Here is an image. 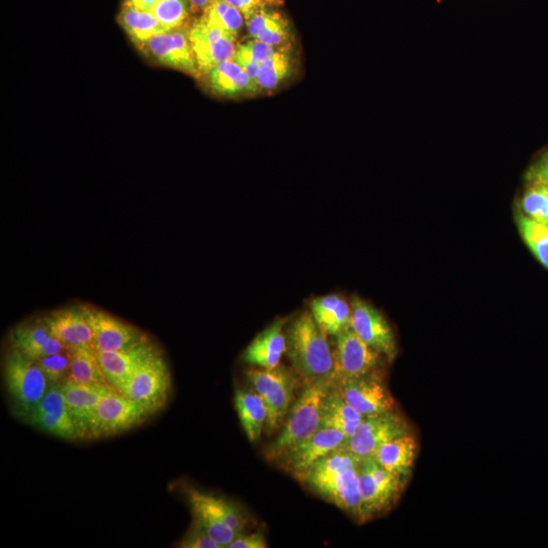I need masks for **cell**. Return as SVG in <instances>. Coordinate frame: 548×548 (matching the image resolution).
Segmentation results:
<instances>
[{
    "label": "cell",
    "instance_id": "6da1fadb",
    "mask_svg": "<svg viewBox=\"0 0 548 548\" xmlns=\"http://www.w3.org/2000/svg\"><path fill=\"white\" fill-rule=\"evenodd\" d=\"M286 326L287 356L306 384L331 381L334 357L327 334L309 311L296 316Z\"/></svg>",
    "mask_w": 548,
    "mask_h": 548
},
{
    "label": "cell",
    "instance_id": "7a4b0ae2",
    "mask_svg": "<svg viewBox=\"0 0 548 548\" xmlns=\"http://www.w3.org/2000/svg\"><path fill=\"white\" fill-rule=\"evenodd\" d=\"M332 387L331 381L307 384L290 410V416L281 435L268 447V460H279L292 447L321 429L323 403Z\"/></svg>",
    "mask_w": 548,
    "mask_h": 548
},
{
    "label": "cell",
    "instance_id": "3957f363",
    "mask_svg": "<svg viewBox=\"0 0 548 548\" xmlns=\"http://www.w3.org/2000/svg\"><path fill=\"white\" fill-rule=\"evenodd\" d=\"M5 382L18 414L28 418L46 395L50 383L37 362L16 349L5 362Z\"/></svg>",
    "mask_w": 548,
    "mask_h": 548
},
{
    "label": "cell",
    "instance_id": "277c9868",
    "mask_svg": "<svg viewBox=\"0 0 548 548\" xmlns=\"http://www.w3.org/2000/svg\"><path fill=\"white\" fill-rule=\"evenodd\" d=\"M246 376L267 406L268 419L265 430L270 435L281 426L290 413L297 380L281 365L274 369L252 368L246 371Z\"/></svg>",
    "mask_w": 548,
    "mask_h": 548
},
{
    "label": "cell",
    "instance_id": "5b68a950",
    "mask_svg": "<svg viewBox=\"0 0 548 548\" xmlns=\"http://www.w3.org/2000/svg\"><path fill=\"white\" fill-rule=\"evenodd\" d=\"M119 391L145 408L150 416L164 408L172 392V376L161 352L142 365Z\"/></svg>",
    "mask_w": 548,
    "mask_h": 548
},
{
    "label": "cell",
    "instance_id": "8992f818",
    "mask_svg": "<svg viewBox=\"0 0 548 548\" xmlns=\"http://www.w3.org/2000/svg\"><path fill=\"white\" fill-rule=\"evenodd\" d=\"M357 467L331 473L311 475L300 474L296 477L320 497L351 514L360 522H365Z\"/></svg>",
    "mask_w": 548,
    "mask_h": 548
},
{
    "label": "cell",
    "instance_id": "52a82bcc",
    "mask_svg": "<svg viewBox=\"0 0 548 548\" xmlns=\"http://www.w3.org/2000/svg\"><path fill=\"white\" fill-rule=\"evenodd\" d=\"M150 415L140 404L117 389L99 403L90 427L89 438L114 436L143 424Z\"/></svg>",
    "mask_w": 548,
    "mask_h": 548
},
{
    "label": "cell",
    "instance_id": "ba28073f",
    "mask_svg": "<svg viewBox=\"0 0 548 548\" xmlns=\"http://www.w3.org/2000/svg\"><path fill=\"white\" fill-rule=\"evenodd\" d=\"M333 385L380 370L382 358L352 329L335 336Z\"/></svg>",
    "mask_w": 548,
    "mask_h": 548
},
{
    "label": "cell",
    "instance_id": "9c48e42d",
    "mask_svg": "<svg viewBox=\"0 0 548 548\" xmlns=\"http://www.w3.org/2000/svg\"><path fill=\"white\" fill-rule=\"evenodd\" d=\"M236 38L204 15L198 19L189 30V39L200 74H209L219 64L233 60Z\"/></svg>",
    "mask_w": 548,
    "mask_h": 548
},
{
    "label": "cell",
    "instance_id": "30bf717a",
    "mask_svg": "<svg viewBox=\"0 0 548 548\" xmlns=\"http://www.w3.org/2000/svg\"><path fill=\"white\" fill-rule=\"evenodd\" d=\"M93 332L97 352L128 350L149 341L139 328L91 305L80 306Z\"/></svg>",
    "mask_w": 548,
    "mask_h": 548
},
{
    "label": "cell",
    "instance_id": "8fae6325",
    "mask_svg": "<svg viewBox=\"0 0 548 548\" xmlns=\"http://www.w3.org/2000/svg\"><path fill=\"white\" fill-rule=\"evenodd\" d=\"M333 386L342 398L364 418L396 409V401L380 370L362 377L341 381Z\"/></svg>",
    "mask_w": 548,
    "mask_h": 548
},
{
    "label": "cell",
    "instance_id": "7c38bea8",
    "mask_svg": "<svg viewBox=\"0 0 548 548\" xmlns=\"http://www.w3.org/2000/svg\"><path fill=\"white\" fill-rule=\"evenodd\" d=\"M413 433L405 418L396 409L377 416L364 418L357 432L340 448L360 459L372 457L384 444Z\"/></svg>",
    "mask_w": 548,
    "mask_h": 548
},
{
    "label": "cell",
    "instance_id": "4fadbf2b",
    "mask_svg": "<svg viewBox=\"0 0 548 548\" xmlns=\"http://www.w3.org/2000/svg\"><path fill=\"white\" fill-rule=\"evenodd\" d=\"M30 425L63 440L84 436L68 409L60 384L50 385L46 395L27 418Z\"/></svg>",
    "mask_w": 548,
    "mask_h": 548
},
{
    "label": "cell",
    "instance_id": "5bb4252c",
    "mask_svg": "<svg viewBox=\"0 0 548 548\" xmlns=\"http://www.w3.org/2000/svg\"><path fill=\"white\" fill-rule=\"evenodd\" d=\"M352 329L389 362L397 356L395 334L383 314L374 306L355 296L351 301Z\"/></svg>",
    "mask_w": 548,
    "mask_h": 548
},
{
    "label": "cell",
    "instance_id": "9a60e30c",
    "mask_svg": "<svg viewBox=\"0 0 548 548\" xmlns=\"http://www.w3.org/2000/svg\"><path fill=\"white\" fill-rule=\"evenodd\" d=\"M139 47L163 65L176 68L193 77L200 75L189 32L183 28L159 34Z\"/></svg>",
    "mask_w": 548,
    "mask_h": 548
},
{
    "label": "cell",
    "instance_id": "2e32d148",
    "mask_svg": "<svg viewBox=\"0 0 548 548\" xmlns=\"http://www.w3.org/2000/svg\"><path fill=\"white\" fill-rule=\"evenodd\" d=\"M347 439L348 437L340 431L322 428L310 438L292 447L278 461H281L284 469L297 476L340 448Z\"/></svg>",
    "mask_w": 548,
    "mask_h": 548
},
{
    "label": "cell",
    "instance_id": "e0dca14e",
    "mask_svg": "<svg viewBox=\"0 0 548 548\" xmlns=\"http://www.w3.org/2000/svg\"><path fill=\"white\" fill-rule=\"evenodd\" d=\"M42 319L66 349L96 351L92 329L80 306L52 311Z\"/></svg>",
    "mask_w": 548,
    "mask_h": 548
},
{
    "label": "cell",
    "instance_id": "ac0fdd59",
    "mask_svg": "<svg viewBox=\"0 0 548 548\" xmlns=\"http://www.w3.org/2000/svg\"><path fill=\"white\" fill-rule=\"evenodd\" d=\"M60 387L84 439L89 438L91 423L99 403L116 388L110 384H82L71 379L61 383Z\"/></svg>",
    "mask_w": 548,
    "mask_h": 548
},
{
    "label": "cell",
    "instance_id": "d6986e66",
    "mask_svg": "<svg viewBox=\"0 0 548 548\" xmlns=\"http://www.w3.org/2000/svg\"><path fill=\"white\" fill-rule=\"evenodd\" d=\"M160 352L149 340L128 350L97 352V355L108 384L119 391L142 365Z\"/></svg>",
    "mask_w": 548,
    "mask_h": 548
},
{
    "label": "cell",
    "instance_id": "ffe728a7",
    "mask_svg": "<svg viewBox=\"0 0 548 548\" xmlns=\"http://www.w3.org/2000/svg\"><path fill=\"white\" fill-rule=\"evenodd\" d=\"M288 319L281 318L259 333L242 355V360L252 367L274 369L280 366L287 353L286 326Z\"/></svg>",
    "mask_w": 548,
    "mask_h": 548
},
{
    "label": "cell",
    "instance_id": "44dd1931",
    "mask_svg": "<svg viewBox=\"0 0 548 548\" xmlns=\"http://www.w3.org/2000/svg\"><path fill=\"white\" fill-rule=\"evenodd\" d=\"M10 339L13 349L35 362L66 350L42 318L18 324L11 331Z\"/></svg>",
    "mask_w": 548,
    "mask_h": 548
},
{
    "label": "cell",
    "instance_id": "7402d4cb",
    "mask_svg": "<svg viewBox=\"0 0 548 548\" xmlns=\"http://www.w3.org/2000/svg\"><path fill=\"white\" fill-rule=\"evenodd\" d=\"M419 454V442L413 433L381 446L372 456L385 469L409 478Z\"/></svg>",
    "mask_w": 548,
    "mask_h": 548
},
{
    "label": "cell",
    "instance_id": "603a6c76",
    "mask_svg": "<svg viewBox=\"0 0 548 548\" xmlns=\"http://www.w3.org/2000/svg\"><path fill=\"white\" fill-rule=\"evenodd\" d=\"M310 312L327 335L337 336L352 328V306L339 295L313 299Z\"/></svg>",
    "mask_w": 548,
    "mask_h": 548
},
{
    "label": "cell",
    "instance_id": "cb8c5ba5",
    "mask_svg": "<svg viewBox=\"0 0 548 548\" xmlns=\"http://www.w3.org/2000/svg\"><path fill=\"white\" fill-rule=\"evenodd\" d=\"M186 497L191 510H199L222 522L238 534H242L247 525L243 512L225 498L205 494L189 488Z\"/></svg>",
    "mask_w": 548,
    "mask_h": 548
},
{
    "label": "cell",
    "instance_id": "d4e9b609",
    "mask_svg": "<svg viewBox=\"0 0 548 548\" xmlns=\"http://www.w3.org/2000/svg\"><path fill=\"white\" fill-rule=\"evenodd\" d=\"M363 421L364 417L342 398L333 386L323 403L321 429L340 431L349 439L357 432Z\"/></svg>",
    "mask_w": 548,
    "mask_h": 548
},
{
    "label": "cell",
    "instance_id": "484cf974",
    "mask_svg": "<svg viewBox=\"0 0 548 548\" xmlns=\"http://www.w3.org/2000/svg\"><path fill=\"white\" fill-rule=\"evenodd\" d=\"M213 91L222 96L256 93L259 87L234 59L223 62L208 74Z\"/></svg>",
    "mask_w": 548,
    "mask_h": 548
},
{
    "label": "cell",
    "instance_id": "4316f807",
    "mask_svg": "<svg viewBox=\"0 0 548 548\" xmlns=\"http://www.w3.org/2000/svg\"><path fill=\"white\" fill-rule=\"evenodd\" d=\"M235 404L242 427L250 442L259 441L268 419V409L257 392L237 390Z\"/></svg>",
    "mask_w": 548,
    "mask_h": 548
},
{
    "label": "cell",
    "instance_id": "83f0119b",
    "mask_svg": "<svg viewBox=\"0 0 548 548\" xmlns=\"http://www.w3.org/2000/svg\"><path fill=\"white\" fill-rule=\"evenodd\" d=\"M249 35L256 40L277 47L290 38V25L280 13L264 9L256 12L247 20Z\"/></svg>",
    "mask_w": 548,
    "mask_h": 548
},
{
    "label": "cell",
    "instance_id": "f1b7e54d",
    "mask_svg": "<svg viewBox=\"0 0 548 548\" xmlns=\"http://www.w3.org/2000/svg\"><path fill=\"white\" fill-rule=\"evenodd\" d=\"M120 23L133 42L140 46L151 38L167 32L151 13L124 6Z\"/></svg>",
    "mask_w": 548,
    "mask_h": 548
},
{
    "label": "cell",
    "instance_id": "f546056e",
    "mask_svg": "<svg viewBox=\"0 0 548 548\" xmlns=\"http://www.w3.org/2000/svg\"><path fill=\"white\" fill-rule=\"evenodd\" d=\"M293 70L290 52L278 50L259 65L256 83L259 89L271 91L278 88Z\"/></svg>",
    "mask_w": 548,
    "mask_h": 548
},
{
    "label": "cell",
    "instance_id": "4dcf8cb0",
    "mask_svg": "<svg viewBox=\"0 0 548 548\" xmlns=\"http://www.w3.org/2000/svg\"><path fill=\"white\" fill-rule=\"evenodd\" d=\"M71 354L70 379L82 384H108L103 373L97 351L89 349H67Z\"/></svg>",
    "mask_w": 548,
    "mask_h": 548
},
{
    "label": "cell",
    "instance_id": "1f68e13d",
    "mask_svg": "<svg viewBox=\"0 0 548 548\" xmlns=\"http://www.w3.org/2000/svg\"><path fill=\"white\" fill-rule=\"evenodd\" d=\"M517 223L520 234L530 251L543 266L548 268V227L523 214L518 216Z\"/></svg>",
    "mask_w": 548,
    "mask_h": 548
},
{
    "label": "cell",
    "instance_id": "d6a6232c",
    "mask_svg": "<svg viewBox=\"0 0 548 548\" xmlns=\"http://www.w3.org/2000/svg\"><path fill=\"white\" fill-rule=\"evenodd\" d=\"M277 51L276 47L253 39L237 47L234 60L256 82L260 63Z\"/></svg>",
    "mask_w": 548,
    "mask_h": 548
},
{
    "label": "cell",
    "instance_id": "836d02e7",
    "mask_svg": "<svg viewBox=\"0 0 548 548\" xmlns=\"http://www.w3.org/2000/svg\"><path fill=\"white\" fill-rule=\"evenodd\" d=\"M203 15L235 37L244 26V15L224 0H213Z\"/></svg>",
    "mask_w": 548,
    "mask_h": 548
},
{
    "label": "cell",
    "instance_id": "e575fe53",
    "mask_svg": "<svg viewBox=\"0 0 548 548\" xmlns=\"http://www.w3.org/2000/svg\"><path fill=\"white\" fill-rule=\"evenodd\" d=\"M166 31L183 28L189 18L188 0H158L151 12Z\"/></svg>",
    "mask_w": 548,
    "mask_h": 548
},
{
    "label": "cell",
    "instance_id": "d590c367",
    "mask_svg": "<svg viewBox=\"0 0 548 548\" xmlns=\"http://www.w3.org/2000/svg\"><path fill=\"white\" fill-rule=\"evenodd\" d=\"M521 208L525 216L548 227V184H531L522 198Z\"/></svg>",
    "mask_w": 548,
    "mask_h": 548
},
{
    "label": "cell",
    "instance_id": "8d00e7d4",
    "mask_svg": "<svg viewBox=\"0 0 548 548\" xmlns=\"http://www.w3.org/2000/svg\"><path fill=\"white\" fill-rule=\"evenodd\" d=\"M37 363L47 377L50 385L61 384L71 377L72 360L71 354L67 349L43 358Z\"/></svg>",
    "mask_w": 548,
    "mask_h": 548
},
{
    "label": "cell",
    "instance_id": "74e56055",
    "mask_svg": "<svg viewBox=\"0 0 548 548\" xmlns=\"http://www.w3.org/2000/svg\"><path fill=\"white\" fill-rule=\"evenodd\" d=\"M178 546L183 548H223L195 520Z\"/></svg>",
    "mask_w": 548,
    "mask_h": 548
},
{
    "label": "cell",
    "instance_id": "f35d334b",
    "mask_svg": "<svg viewBox=\"0 0 548 548\" xmlns=\"http://www.w3.org/2000/svg\"><path fill=\"white\" fill-rule=\"evenodd\" d=\"M526 179L531 184H548V152L543 154L528 170Z\"/></svg>",
    "mask_w": 548,
    "mask_h": 548
},
{
    "label": "cell",
    "instance_id": "ab89813d",
    "mask_svg": "<svg viewBox=\"0 0 548 548\" xmlns=\"http://www.w3.org/2000/svg\"><path fill=\"white\" fill-rule=\"evenodd\" d=\"M267 542L261 532L238 535L228 546V548H266Z\"/></svg>",
    "mask_w": 548,
    "mask_h": 548
},
{
    "label": "cell",
    "instance_id": "60d3db41",
    "mask_svg": "<svg viewBox=\"0 0 548 548\" xmlns=\"http://www.w3.org/2000/svg\"><path fill=\"white\" fill-rule=\"evenodd\" d=\"M224 2L238 9L248 20L256 12L263 9V0H224Z\"/></svg>",
    "mask_w": 548,
    "mask_h": 548
},
{
    "label": "cell",
    "instance_id": "b9f144b4",
    "mask_svg": "<svg viewBox=\"0 0 548 548\" xmlns=\"http://www.w3.org/2000/svg\"><path fill=\"white\" fill-rule=\"evenodd\" d=\"M158 0H125L124 6L146 12H152Z\"/></svg>",
    "mask_w": 548,
    "mask_h": 548
},
{
    "label": "cell",
    "instance_id": "7bdbcfd3",
    "mask_svg": "<svg viewBox=\"0 0 548 548\" xmlns=\"http://www.w3.org/2000/svg\"><path fill=\"white\" fill-rule=\"evenodd\" d=\"M212 2L213 0H188L189 5H191L194 10H205Z\"/></svg>",
    "mask_w": 548,
    "mask_h": 548
},
{
    "label": "cell",
    "instance_id": "ee69618b",
    "mask_svg": "<svg viewBox=\"0 0 548 548\" xmlns=\"http://www.w3.org/2000/svg\"><path fill=\"white\" fill-rule=\"evenodd\" d=\"M263 2L274 6H283L284 4V0H263Z\"/></svg>",
    "mask_w": 548,
    "mask_h": 548
}]
</instances>
